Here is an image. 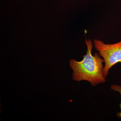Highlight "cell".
I'll use <instances>...</instances> for the list:
<instances>
[{
	"instance_id": "6da1fadb",
	"label": "cell",
	"mask_w": 121,
	"mask_h": 121,
	"mask_svg": "<svg viewBox=\"0 0 121 121\" xmlns=\"http://www.w3.org/2000/svg\"><path fill=\"white\" fill-rule=\"evenodd\" d=\"M86 43L87 50L86 54L83 56L82 60L78 61L71 59L69 65L73 70V80L78 82L85 80L95 86L106 82L103 73L104 60L99 53L92 55L93 45L91 40L86 39Z\"/></svg>"
},
{
	"instance_id": "7a4b0ae2",
	"label": "cell",
	"mask_w": 121,
	"mask_h": 121,
	"mask_svg": "<svg viewBox=\"0 0 121 121\" xmlns=\"http://www.w3.org/2000/svg\"><path fill=\"white\" fill-rule=\"evenodd\" d=\"M94 44L99 56L104 59L105 65L103 73L106 78L111 68L118 63L121 62V41L110 44L95 39Z\"/></svg>"
},
{
	"instance_id": "3957f363",
	"label": "cell",
	"mask_w": 121,
	"mask_h": 121,
	"mask_svg": "<svg viewBox=\"0 0 121 121\" xmlns=\"http://www.w3.org/2000/svg\"><path fill=\"white\" fill-rule=\"evenodd\" d=\"M110 88L111 90L114 91L119 92L121 95V86L118 85H112L111 86ZM119 107L121 108V112L117 113V116L118 117L121 118V102L119 105Z\"/></svg>"
}]
</instances>
